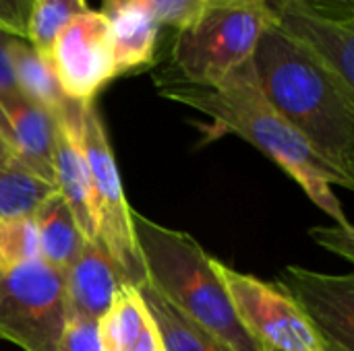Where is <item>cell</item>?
Wrapping results in <instances>:
<instances>
[{
    "mask_svg": "<svg viewBox=\"0 0 354 351\" xmlns=\"http://www.w3.org/2000/svg\"><path fill=\"white\" fill-rule=\"evenodd\" d=\"M66 319L60 271L41 259L0 269V339L25 351H58Z\"/></svg>",
    "mask_w": 354,
    "mask_h": 351,
    "instance_id": "obj_6",
    "label": "cell"
},
{
    "mask_svg": "<svg viewBox=\"0 0 354 351\" xmlns=\"http://www.w3.org/2000/svg\"><path fill=\"white\" fill-rule=\"evenodd\" d=\"M39 242L31 217L0 221V269L37 261Z\"/></svg>",
    "mask_w": 354,
    "mask_h": 351,
    "instance_id": "obj_21",
    "label": "cell"
},
{
    "mask_svg": "<svg viewBox=\"0 0 354 351\" xmlns=\"http://www.w3.org/2000/svg\"><path fill=\"white\" fill-rule=\"evenodd\" d=\"M81 143L93 188L95 240L112 259L122 283L139 288L147 281V275L133 230V209L127 201L116 157L95 101L81 106Z\"/></svg>",
    "mask_w": 354,
    "mask_h": 351,
    "instance_id": "obj_5",
    "label": "cell"
},
{
    "mask_svg": "<svg viewBox=\"0 0 354 351\" xmlns=\"http://www.w3.org/2000/svg\"><path fill=\"white\" fill-rule=\"evenodd\" d=\"M160 95L205 114L220 130L232 132L257 147L274 159L336 225L353 228L338 197L332 192V184L348 190H353L354 184L330 168L272 108L257 85L251 60L218 85H191L174 77L160 85Z\"/></svg>",
    "mask_w": 354,
    "mask_h": 351,
    "instance_id": "obj_1",
    "label": "cell"
},
{
    "mask_svg": "<svg viewBox=\"0 0 354 351\" xmlns=\"http://www.w3.org/2000/svg\"><path fill=\"white\" fill-rule=\"evenodd\" d=\"M139 294L160 331L164 351H230L216 337L174 310L147 281L139 285Z\"/></svg>",
    "mask_w": 354,
    "mask_h": 351,
    "instance_id": "obj_18",
    "label": "cell"
},
{
    "mask_svg": "<svg viewBox=\"0 0 354 351\" xmlns=\"http://www.w3.org/2000/svg\"><path fill=\"white\" fill-rule=\"evenodd\" d=\"M272 25L270 0H205L199 17L176 31L172 46L176 79L191 85H218L253 58Z\"/></svg>",
    "mask_w": 354,
    "mask_h": 351,
    "instance_id": "obj_4",
    "label": "cell"
},
{
    "mask_svg": "<svg viewBox=\"0 0 354 351\" xmlns=\"http://www.w3.org/2000/svg\"><path fill=\"white\" fill-rule=\"evenodd\" d=\"M31 219L37 232L41 261L64 275L81 252L85 236L58 190L35 209Z\"/></svg>",
    "mask_w": 354,
    "mask_h": 351,
    "instance_id": "obj_14",
    "label": "cell"
},
{
    "mask_svg": "<svg viewBox=\"0 0 354 351\" xmlns=\"http://www.w3.org/2000/svg\"><path fill=\"white\" fill-rule=\"evenodd\" d=\"M112 23L116 77L143 70L153 62L160 25L139 6L127 4L106 14Z\"/></svg>",
    "mask_w": 354,
    "mask_h": 351,
    "instance_id": "obj_15",
    "label": "cell"
},
{
    "mask_svg": "<svg viewBox=\"0 0 354 351\" xmlns=\"http://www.w3.org/2000/svg\"><path fill=\"white\" fill-rule=\"evenodd\" d=\"M122 279L97 240H85L81 252L64 273L68 319L100 321L114 302Z\"/></svg>",
    "mask_w": 354,
    "mask_h": 351,
    "instance_id": "obj_13",
    "label": "cell"
},
{
    "mask_svg": "<svg viewBox=\"0 0 354 351\" xmlns=\"http://www.w3.org/2000/svg\"><path fill=\"white\" fill-rule=\"evenodd\" d=\"M8 58L17 89L52 116H58L71 99L60 89L48 58L35 52L27 39L15 35L8 39Z\"/></svg>",
    "mask_w": 354,
    "mask_h": 351,
    "instance_id": "obj_16",
    "label": "cell"
},
{
    "mask_svg": "<svg viewBox=\"0 0 354 351\" xmlns=\"http://www.w3.org/2000/svg\"><path fill=\"white\" fill-rule=\"evenodd\" d=\"M48 62L68 99L95 101V95L116 79L110 19L93 8L75 17L56 35Z\"/></svg>",
    "mask_w": 354,
    "mask_h": 351,
    "instance_id": "obj_8",
    "label": "cell"
},
{
    "mask_svg": "<svg viewBox=\"0 0 354 351\" xmlns=\"http://www.w3.org/2000/svg\"><path fill=\"white\" fill-rule=\"evenodd\" d=\"M257 85L272 108L354 184V93L274 25L253 52Z\"/></svg>",
    "mask_w": 354,
    "mask_h": 351,
    "instance_id": "obj_2",
    "label": "cell"
},
{
    "mask_svg": "<svg viewBox=\"0 0 354 351\" xmlns=\"http://www.w3.org/2000/svg\"><path fill=\"white\" fill-rule=\"evenodd\" d=\"M4 166H19V163L12 159V155H10V151H8L6 143H4L2 137H0V168H4Z\"/></svg>",
    "mask_w": 354,
    "mask_h": 351,
    "instance_id": "obj_29",
    "label": "cell"
},
{
    "mask_svg": "<svg viewBox=\"0 0 354 351\" xmlns=\"http://www.w3.org/2000/svg\"><path fill=\"white\" fill-rule=\"evenodd\" d=\"M58 351H104L97 333V321L77 317L66 319Z\"/></svg>",
    "mask_w": 354,
    "mask_h": 351,
    "instance_id": "obj_23",
    "label": "cell"
},
{
    "mask_svg": "<svg viewBox=\"0 0 354 351\" xmlns=\"http://www.w3.org/2000/svg\"><path fill=\"white\" fill-rule=\"evenodd\" d=\"M56 192V186L21 166L0 168V221L25 219Z\"/></svg>",
    "mask_w": 354,
    "mask_h": 351,
    "instance_id": "obj_19",
    "label": "cell"
},
{
    "mask_svg": "<svg viewBox=\"0 0 354 351\" xmlns=\"http://www.w3.org/2000/svg\"><path fill=\"white\" fill-rule=\"evenodd\" d=\"M149 310L139 288L122 283L106 314L97 321L104 351H131L149 323Z\"/></svg>",
    "mask_w": 354,
    "mask_h": 351,
    "instance_id": "obj_17",
    "label": "cell"
},
{
    "mask_svg": "<svg viewBox=\"0 0 354 351\" xmlns=\"http://www.w3.org/2000/svg\"><path fill=\"white\" fill-rule=\"evenodd\" d=\"M54 116L19 89L0 93L2 141L21 168L50 184H54Z\"/></svg>",
    "mask_w": 354,
    "mask_h": 351,
    "instance_id": "obj_12",
    "label": "cell"
},
{
    "mask_svg": "<svg viewBox=\"0 0 354 351\" xmlns=\"http://www.w3.org/2000/svg\"><path fill=\"white\" fill-rule=\"evenodd\" d=\"M274 27L354 93V27L303 0H270Z\"/></svg>",
    "mask_w": 354,
    "mask_h": 351,
    "instance_id": "obj_10",
    "label": "cell"
},
{
    "mask_svg": "<svg viewBox=\"0 0 354 351\" xmlns=\"http://www.w3.org/2000/svg\"><path fill=\"white\" fill-rule=\"evenodd\" d=\"M31 2L33 0H0V29L25 39Z\"/></svg>",
    "mask_w": 354,
    "mask_h": 351,
    "instance_id": "obj_25",
    "label": "cell"
},
{
    "mask_svg": "<svg viewBox=\"0 0 354 351\" xmlns=\"http://www.w3.org/2000/svg\"><path fill=\"white\" fill-rule=\"evenodd\" d=\"M102 12L108 14L120 6L133 4L143 8L160 27H174L176 31L189 27L205 6V0H102Z\"/></svg>",
    "mask_w": 354,
    "mask_h": 351,
    "instance_id": "obj_22",
    "label": "cell"
},
{
    "mask_svg": "<svg viewBox=\"0 0 354 351\" xmlns=\"http://www.w3.org/2000/svg\"><path fill=\"white\" fill-rule=\"evenodd\" d=\"M147 283L185 319L230 351H266L241 325L216 265L199 242L133 211Z\"/></svg>",
    "mask_w": 354,
    "mask_h": 351,
    "instance_id": "obj_3",
    "label": "cell"
},
{
    "mask_svg": "<svg viewBox=\"0 0 354 351\" xmlns=\"http://www.w3.org/2000/svg\"><path fill=\"white\" fill-rule=\"evenodd\" d=\"M131 351H164V343H162V337H160V331H158L153 319H149L145 331L141 333L139 341L135 343V348Z\"/></svg>",
    "mask_w": 354,
    "mask_h": 351,
    "instance_id": "obj_28",
    "label": "cell"
},
{
    "mask_svg": "<svg viewBox=\"0 0 354 351\" xmlns=\"http://www.w3.org/2000/svg\"><path fill=\"white\" fill-rule=\"evenodd\" d=\"M307 317L326 351H354V277L284 267L276 281Z\"/></svg>",
    "mask_w": 354,
    "mask_h": 351,
    "instance_id": "obj_9",
    "label": "cell"
},
{
    "mask_svg": "<svg viewBox=\"0 0 354 351\" xmlns=\"http://www.w3.org/2000/svg\"><path fill=\"white\" fill-rule=\"evenodd\" d=\"M247 333L266 351H326L319 335L278 285L214 261Z\"/></svg>",
    "mask_w": 354,
    "mask_h": 351,
    "instance_id": "obj_7",
    "label": "cell"
},
{
    "mask_svg": "<svg viewBox=\"0 0 354 351\" xmlns=\"http://www.w3.org/2000/svg\"><path fill=\"white\" fill-rule=\"evenodd\" d=\"M89 10L91 8L85 0H33L25 39L33 46L35 52L48 58L56 35L75 17H81Z\"/></svg>",
    "mask_w": 354,
    "mask_h": 351,
    "instance_id": "obj_20",
    "label": "cell"
},
{
    "mask_svg": "<svg viewBox=\"0 0 354 351\" xmlns=\"http://www.w3.org/2000/svg\"><path fill=\"white\" fill-rule=\"evenodd\" d=\"M81 106L83 103L71 99L66 108L54 116V184L85 240H95L93 188L81 143Z\"/></svg>",
    "mask_w": 354,
    "mask_h": 351,
    "instance_id": "obj_11",
    "label": "cell"
},
{
    "mask_svg": "<svg viewBox=\"0 0 354 351\" xmlns=\"http://www.w3.org/2000/svg\"><path fill=\"white\" fill-rule=\"evenodd\" d=\"M311 236L324 248H328V250L344 257L351 263L354 261V228H342V225H334V228H313L311 230Z\"/></svg>",
    "mask_w": 354,
    "mask_h": 351,
    "instance_id": "obj_24",
    "label": "cell"
},
{
    "mask_svg": "<svg viewBox=\"0 0 354 351\" xmlns=\"http://www.w3.org/2000/svg\"><path fill=\"white\" fill-rule=\"evenodd\" d=\"M8 39H10V35L0 29V93L17 91L12 66H10V58H8Z\"/></svg>",
    "mask_w": 354,
    "mask_h": 351,
    "instance_id": "obj_27",
    "label": "cell"
},
{
    "mask_svg": "<svg viewBox=\"0 0 354 351\" xmlns=\"http://www.w3.org/2000/svg\"><path fill=\"white\" fill-rule=\"evenodd\" d=\"M303 2L326 17L353 23V0H303Z\"/></svg>",
    "mask_w": 354,
    "mask_h": 351,
    "instance_id": "obj_26",
    "label": "cell"
}]
</instances>
